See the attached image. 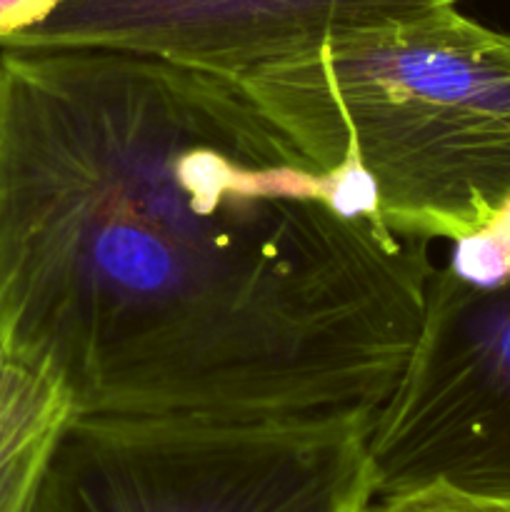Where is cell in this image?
I'll return each mask as SVG.
<instances>
[{
    "label": "cell",
    "instance_id": "cell-1",
    "mask_svg": "<svg viewBox=\"0 0 510 512\" xmlns=\"http://www.w3.org/2000/svg\"><path fill=\"white\" fill-rule=\"evenodd\" d=\"M433 268L235 80L0 53V333L75 415H373Z\"/></svg>",
    "mask_w": 510,
    "mask_h": 512
},
{
    "label": "cell",
    "instance_id": "cell-2",
    "mask_svg": "<svg viewBox=\"0 0 510 512\" xmlns=\"http://www.w3.org/2000/svg\"><path fill=\"white\" fill-rule=\"evenodd\" d=\"M240 85L313 158L358 170L395 233L455 243L510 218V35L455 5Z\"/></svg>",
    "mask_w": 510,
    "mask_h": 512
},
{
    "label": "cell",
    "instance_id": "cell-3",
    "mask_svg": "<svg viewBox=\"0 0 510 512\" xmlns=\"http://www.w3.org/2000/svg\"><path fill=\"white\" fill-rule=\"evenodd\" d=\"M373 415H73L30 512H355Z\"/></svg>",
    "mask_w": 510,
    "mask_h": 512
},
{
    "label": "cell",
    "instance_id": "cell-4",
    "mask_svg": "<svg viewBox=\"0 0 510 512\" xmlns=\"http://www.w3.org/2000/svg\"><path fill=\"white\" fill-rule=\"evenodd\" d=\"M373 498L450 485L510 498V273L435 265L423 318L368 433Z\"/></svg>",
    "mask_w": 510,
    "mask_h": 512
},
{
    "label": "cell",
    "instance_id": "cell-5",
    "mask_svg": "<svg viewBox=\"0 0 510 512\" xmlns=\"http://www.w3.org/2000/svg\"><path fill=\"white\" fill-rule=\"evenodd\" d=\"M450 5L455 0H60L8 48L123 50L243 83L333 40Z\"/></svg>",
    "mask_w": 510,
    "mask_h": 512
},
{
    "label": "cell",
    "instance_id": "cell-6",
    "mask_svg": "<svg viewBox=\"0 0 510 512\" xmlns=\"http://www.w3.org/2000/svg\"><path fill=\"white\" fill-rule=\"evenodd\" d=\"M73 415L63 385L0 333V470L48 460Z\"/></svg>",
    "mask_w": 510,
    "mask_h": 512
},
{
    "label": "cell",
    "instance_id": "cell-7",
    "mask_svg": "<svg viewBox=\"0 0 510 512\" xmlns=\"http://www.w3.org/2000/svg\"><path fill=\"white\" fill-rule=\"evenodd\" d=\"M355 512H510V498H490L435 483L370 498Z\"/></svg>",
    "mask_w": 510,
    "mask_h": 512
},
{
    "label": "cell",
    "instance_id": "cell-8",
    "mask_svg": "<svg viewBox=\"0 0 510 512\" xmlns=\"http://www.w3.org/2000/svg\"><path fill=\"white\" fill-rule=\"evenodd\" d=\"M45 465L30 463L0 470V512H30Z\"/></svg>",
    "mask_w": 510,
    "mask_h": 512
},
{
    "label": "cell",
    "instance_id": "cell-9",
    "mask_svg": "<svg viewBox=\"0 0 510 512\" xmlns=\"http://www.w3.org/2000/svg\"><path fill=\"white\" fill-rule=\"evenodd\" d=\"M60 0H0V48H8L25 30L43 23Z\"/></svg>",
    "mask_w": 510,
    "mask_h": 512
}]
</instances>
